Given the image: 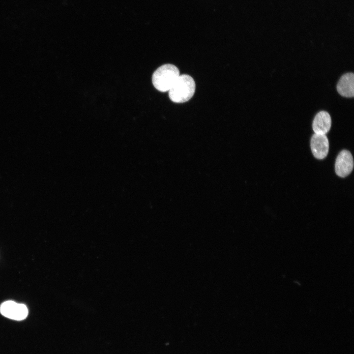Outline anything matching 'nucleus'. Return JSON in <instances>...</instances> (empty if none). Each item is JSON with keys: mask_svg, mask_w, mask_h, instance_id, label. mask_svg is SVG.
Here are the masks:
<instances>
[{"mask_svg": "<svg viewBox=\"0 0 354 354\" xmlns=\"http://www.w3.org/2000/svg\"><path fill=\"white\" fill-rule=\"evenodd\" d=\"M338 92L345 97H353L354 95V75L347 73L341 76L336 87Z\"/></svg>", "mask_w": 354, "mask_h": 354, "instance_id": "7", "label": "nucleus"}, {"mask_svg": "<svg viewBox=\"0 0 354 354\" xmlns=\"http://www.w3.org/2000/svg\"><path fill=\"white\" fill-rule=\"evenodd\" d=\"M177 67L172 64H165L158 68L153 73L152 82L159 91H169L179 76Z\"/></svg>", "mask_w": 354, "mask_h": 354, "instance_id": "2", "label": "nucleus"}, {"mask_svg": "<svg viewBox=\"0 0 354 354\" xmlns=\"http://www.w3.org/2000/svg\"><path fill=\"white\" fill-rule=\"evenodd\" d=\"M331 125L330 115L326 111H322L315 116L312 123V128L316 134L325 135L329 131Z\"/></svg>", "mask_w": 354, "mask_h": 354, "instance_id": "6", "label": "nucleus"}, {"mask_svg": "<svg viewBox=\"0 0 354 354\" xmlns=\"http://www.w3.org/2000/svg\"><path fill=\"white\" fill-rule=\"evenodd\" d=\"M310 147L315 158L318 159L324 158L329 150V142L326 136L315 133L311 137Z\"/></svg>", "mask_w": 354, "mask_h": 354, "instance_id": "5", "label": "nucleus"}, {"mask_svg": "<svg viewBox=\"0 0 354 354\" xmlns=\"http://www.w3.org/2000/svg\"><path fill=\"white\" fill-rule=\"evenodd\" d=\"M354 168V159L351 152L347 150H342L337 156L335 171L336 175L344 177L350 174Z\"/></svg>", "mask_w": 354, "mask_h": 354, "instance_id": "4", "label": "nucleus"}, {"mask_svg": "<svg viewBox=\"0 0 354 354\" xmlns=\"http://www.w3.org/2000/svg\"><path fill=\"white\" fill-rule=\"evenodd\" d=\"M0 312L6 318L21 321L27 317L28 310L25 304L9 300L5 301L1 304Z\"/></svg>", "mask_w": 354, "mask_h": 354, "instance_id": "3", "label": "nucleus"}, {"mask_svg": "<svg viewBox=\"0 0 354 354\" xmlns=\"http://www.w3.org/2000/svg\"><path fill=\"white\" fill-rule=\"evenodd\" d=\"M194 79L187 74L180 75L169 90L171 100L175 103H183L190 100L195 91Z\"/></svg>", "mask_w": 354, "mask_h": 354, "instance_id": "1", "label": "nucleus"}]
</instances>
